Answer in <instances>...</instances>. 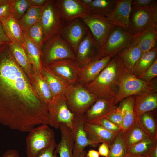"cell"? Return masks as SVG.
<instances>
[{"label": "cell", "mask_w": 157, "mask_h": 157, "mask_svg": "<svg viewBox=\"0 0 157 157\" xmlns=\"http://www.w3.org/2000/svg\"><path fill=\"white\" fill-rule=\"evenodd\" d=\"M16 62L8 44L0 46V124L22 132L49 124L47 105Z\"/></svg>", "instance_id": "cell-1"}, {"label": "cell", "mask_w": 157, "mask_h": 157, "mask_svg": "<svg viewBox=\"0 0 157 157\" xmlns=\"http://www.w3.org/2000/svg\"><path fill=\"white\" fill-rule=\"evenodd\" d=\"M128 71L116 54L94 80L85 85L98 98L113 99L117 94L124 76Z\"/></svg>", "instance_id": "cell-2"}, {"label": "cell", "mask_w": 157, "mask_h": 157, "mask_svg": "<svg viewBox=\"0 0 157 157\" xmlns=\"http://www.w3.org/2000/svg\"><path fill=\"white\" fill-rule=\"evenodd\" d=\"M64 94L69 110L75 115L80 117H83L98 99L78 82L68 85Z\"/></svg>", "instance_id": "cell-3"}, {"label": "cell", "mask_w": 157, "mask_h": 157, "mask_svg": "<svg viewBox=\"0 0 157 157\" xmlns=\"http://www.w3.org/2000/svg\"><path fill=\"white\" fill-rule=\"evenodd\" d=\"M41 50L43 66L66 59H76L73 49L59 33L44 42Z\"/></svg>", "instance_id": "cell-4"}, {"label": "cell", "mask_w": 157, "mask_h": 157, "mask_svg": "<svg viewBox=\"0 0 157 157\" xmlns=\"http://www.w3.org/2000/svg\"><path fill=\"white\" fill-rule=\"evenodd\" d=\"M157 88L154 83L146 82L127 72L120 82L118 92L113 99L116 106L125 99L147 92H157Z\"/></svg>", "instance_id": "cell-5"}, {"label": "cell", "mask_w": 157, "mask_h": 157, "mask_svg": "<svg viewBox=\"0 0 157 157\" xmlns=\"http://www.w3.org/2000/svg\"><path fill=\"white\" fill-rule=\"evenodd\" d=\"M26 140L27 157H36L55 139L54 131L47 124H42L32 129Z\"/></svg>", "instance_id": "cell-6"}, {"label": "cell", "mask_w": 157, "mask_h": 157, "mask_svg": "<svg viewBox=\"0 0 157 157\" xmlns=\"http://www.w3.org/2000/svg\"><path fill=\"white\" fill-rule=\"evenodd\" d=\"M40 21L44 31V43L59 33L66 24L54 0H48L42 6Z\"/></svg>", "instance_id": "cell-7"}, {"label": "cell", "mask_w": 157, "mask_h": 157, "mask_svg": "<svg viewBox=\"0 0 157 157\" xmlns=\"http://www.w3.org/2000/svg\"><path fill=\"white\" fill-rule=\"evenodd\" d=\"M49 118L48 125L59 129L63 123L72 129L74 115L69 110L64 94L53 97L47 105Z\"/></svg>", "instance_id": "cell-8"}, {"label": "cell", "mask_w": 157, "mask_h": 157, "mask_svg": "<svg viewBox=\"0 0 157 157\" xmlns=\"http://www.w3.org/2000/svg\"><path fill=\"white\" fill-rule=\"evenodd\" d=\"M80 18L86 25L103 51L106 40L115 26L106 17L89 12Z\"/></svg>", "instance_id": "cell-9"}, {"label": "cell", "mask_w": 157, "mask_h": 157, "mask_svg": "<svg viewBox=\"0 0 157 157\" xmlns=\"http://www.w3.org/2000/svg\"><path fill=\"white\" fill-rule=\"evenodd\" d=\"M75 55L81 67L104 57L102 50L89 30L79 45Z\"/></svg>", "instance_id": "cell-10"}, {"label": "cell", "mask_w": 157, "mask_h": 157, "mask_svg": "<svg viewBox=\"0 0 157 157\" xmlns=\"http://www.w3.org/2000/svg\"><path fill=\"white\" fill-rule=\"evenodd\" d=\"M46 66L68 85L78 82L81 67L76 59L67 58Z\"/></svg>", "instance_id": "cell-11"}, {"label": "cell", "mask_w": 157, "mask_h": 157, "mask_svg": "<svg viewBox=\"0 0 157 157\" xmlns=\"http://www.w3.org/2000/svg\"><path fill=\"white\" fill-rule=\"evenodd\" d=\"M89 30L84 22L78 18L66 24L59 33L71 47L76 55L79 45Z\"/></svg>", "instance_id": "cell-12"}, {"label": "cell", "mask_w": 157, "mask_h": 157, "mask_svg": "<svg viewBox=\"0 0 157 157\" xmlns=\"http://www.w3.org/2000/svg\"><path fill=\"white\" fill-rule=\"evenodd\" d=\"M133 35L129 31L115 26L108 36L103 50L104 56L117 54L130 46Z\"/></svg>", "instance_id": "cell-13"}, {"label": "cell", "mask_w": 157, "mask_h": 157, "mask_svg": "<svg viewBox=\"0 0 157 157\" xmlns=\"http://www.w3.org/2000/svg\"><path fill=\"white\" fill-rule=\"evenodd\" d=\"M129 31L132 34L140 33L153 26L157 27L156 23L150 7L132 6L129 18Z\"/></svg>", "instance_id": "cell-14"}, {"label": "cell", "mask_w": 157, "mask_h": 157, "mask_svg": "<svg viewBox=\"0 0 157 157\" xmlns=\"http://www.w3.org/2000/svg\"><path fill=\"white\" fill-rule=\"evenodd\" d=\"M84 122L83 117L74 115L72 129L74 141L73 157H80L88 146L97 144L88 139L84 129Z\"/></svg>", "instance_id": "cell-15"}, {"label": "cell", "mask_w": 157, "mask_h": 157, "mask_svg": "<svg viewBox=\"0 0 157 157\" xmlns=\"http://www.w3.org/2000/svg\"><path fill=\"white\" fill-rule=\"evenodd\" d=\"M113 99L98 98L86 111L83 118L85 122L92 123L95 121L106 118L117 108Z\"/></svg>", "instance_id": "cell-16"}, {"label": "cell", "mask_w": 157, "mask_h": 157, "mask_svg": "<svg viewBox=\"0 0 157 157\" xmlns=\"http://www.w3.org/2000/svg\"><path fill=\"white\" fill-rule=\"evenodd\" d=\"M132 0H117L112 11L106 17L115 26L129 31V18Z\"/></svg>", "instance_id": "cell-17"}, {"label": "cell", "mask_w": 157, "mask_h": 157, "mask_svg": "<svg viewBox=\"0 0 157 157\" xmlns=\"http://www.w3.org/2000/svg\"><path fill=\"white\" fill-rule=\"evenodd\" d=\"M56 2L66 24L80 18L89 12L80 0H56Z\"/></svg>", "instance_id": "cell-18"}, {"label": "cell", "mask_w": 157, "mask_h": 157, "mask_svg": "<svg viewBox=\"0 0 157 157\" xmlns=\"http://www.w3.org/2000/svg\"><path fill=\"white\" fill-rule=\"evenodd\" d=\"M115 55L111 54L81 67L78 82L84 85L95 79Z\"/></svg>", "instance_id": "cell-19"}, {"label": "cell", "mask_w": 157, "mask_h": 157, "mask_svg": "<svg viewBox=\"0 0 157 157\" xmlns=\"http://www.w3.org/2000/svg\"><path fill=\"white\" fill-rule=\"evenodd\" d=\"M83 128L87 138L97 144L104 143L109 146L112 144L119 132L109 131L100 125L84 121Z\"/></svg>", "instance_id": "cell-20"}, {"label": "cell", "mask_w": 157, "mask_h": 157, "mask_svg": "<svg viewBox=\"0 0 157 157\" xmlns=\"http://www.w3.org/2000/svg\"><path fill=\"white\" fill-rule=\"evenodd\" d=\"M157 27L153 26L133 35L131 45L138 47L143 53L157 47Z\"/></svg>", "instance_id": "cell-21"}, {"label": "cell", "mask_w": 157, "mask_h": 157, "mask_svg": "<svg viewBox=\"0 0 157 157\" xmlns=\"http://www.w3.org/2000/svg\"><path fill=\"white\" fill-rule=\"evenodd\" d=\"M61 133V140L56 145L55 152L60 157H73L74 141L72 129L63 123L59 126Z\"/></svg>", "instance_id": "cell-22"}, {"label": "cell", "mask_w": 157, "mask_h": 157, "mask_svg": "<svg viewBox=\"0 0 157 157\" xmlns=\"http://www.w3.org/2000/svg\"><path fill=\"white\" fill-rule=\"evenodd\" d=\"M135 96L134 110L136 118L157 108V92L144 93Z\"/></svg>", "instance_id": "cell-23"}, {"label": "cell", "mask_w": 157, "mask_h": 157, "mask_svg": "<svg viewBox=\"0 0 157 157\" xmlns=\"http://www.w3.org/2000/svg\"><path fill=\"white\" fill-rule=\"evenodd\" d=\"M24 47L28 60L33 67L40 72H42L43 67L41 50L34 43L23 31Z\"/></svg>", "instance_id": "cell-24"}, {"label": "cell", "mask_w": 157, "mask_h": 157, "mask_svg": "<svg viewBox=\"0 0 157 157\" xmlns=\"http://www.w3.org/2000/svg\"><path fill=\"white\" fill-rule=\"evenodd\" d=\"M0 22L10 41L23 46L24 42L23 32L19 21L10 15Z\"/></svg>", "instance_id": "cell-25"}, {"label": "cell", "mask_w": 157, "mask_h": 157, "mask_svg": "<svg viewBox=\"0 0 157 157\" xmlns=\"http://www.w3.org/2000/svg\"><path fill=\"white\" fill-rule=\"evenodd\" d=\"M42 75L47 83L53 97L64 94L68 86L66 83L46 66H43Z\"/></svg>", "instance_id": "cell-26"}, {"label": "cell", "mask_w": 157, "mask_h": 157, "mask_svg": "<svg viewBox=\"0 0 157 157\" xmlns=\"http://www.w3.org/2000/svg\"><path fill=\"white\" fill-rule=\"evenodd\" d=\"M135 96L129 97L121 101L118 106L123 116L122 130L126 131L134 124L136 120L134 107Z\"/></svg>", "instance_id": "cell-27"}, {"label": "cell", "mask_w": 157, "mask_h": 157, "mask_svg": "<svg viewBox=\"0 0 157 157\" xmlns=\"http://www.w3.org/2000/svg\"><path fill=\"white\" fill-rule=\"evenodd\" d=\"M123 132L128 148L146 139L151 138L137 118L133 125Z\"/></svg>", "instance_id": "cell-28"}, {"label": "cell", "mask_w": 157, "mask_h": 157, "mask_svg": "<svg viewBox=\"0 0 157 157\" xmlns=\"http://www.w3.org/2000/svg\"><path fill=\"white\" fill-rule=\"evenodd\" d=\"M142 54L138 47L130 45L117 54L122 60L127 71L132 74L134 67Z\"/></svg>", "instance_id": "cell-29"}, {"label": "cell", "mask_w": 157, "mask_h": 157, "mask_svg": "<svg viewBox=\"0 0 157 157\" xmlns=\"http://www.w3.org/2000/svg\"><path fill=\"white\" fill-rule=\"evenodd\" d=\"M157 47L142 53L134 67L132 74L137 78L142 75L157 58Z\"/></svg>", "instance_id": "cell-30"}, {"label": "cell", "mask_w": 157, "mask_h": 157, "mask_svg": "<svg viewBox=\"0 0 157 157\" xmlns=\"http://www.w3.org/2000/svg\"><path fill=\"white\" fill-rule=\"evenodd\" d=\"M8 45L16 62L30 77H31L32 66L23 46L10 41Z\"/></svg>", "instance_id": "cell-31"}, {"label": "cell", "mask_w": 157, "mask_h": 157, "mask_svg": "<svg viewBox=\"0 0 157 157\" xmlns=\"http://www.w3.org/2000/svg\"><path fill=\"white\" fill-rule=\"evenodd\" d=\"M117 0H93L87 7L92 13L106 17L114 8Z\"/></svg>", "instance_id": "cell-32"}, {"label": "cell", "mask_w": 157, "mask_h": 157, "mask_svg": "<svg viewBox=\"0 0 157 157\" xmlns=\"http://www.w3.org/2000/svg\"><path fill=\"white\" fill-rule=\"evenodd\" d=\"M42 6H31L28 8L19 21L23 31L26 32L30 27L40 20Z\"/></svg>", "instance_id": "cell-33"}, {"label": "cell", "mask_w": 157, "mask_h": 157, "mask_svg": "<svg viewBox=\"0 0 157 157\" xmlns=\"http://www.w3.org/2000/svg\"><path fill=\"white\" fill-rule=\"evenodd\" d=\"M109 147V153L107 157H127L128 147L122 130L119 132Z\"/></svg>", "instance_id": "cell-34"}, {"label": "cell", "mask_w": 157, "mask_h": 157, "mask_svg": "<svg viewBox=\"0 0 157 157\" xmlns=\"http://www.w3.org/2000/svg\"><path fill=\"white\" fill-rule=\"evenodd\" d=\"M136 118L152 138L157 139L156 121L151 111L144 113Z\"/></svg>", "instance_id": "cell-35"}, {"label": "cell", "mask_w": 157, "mask_h": 157, "mask_svg": "<svg viewBox=\"0 0 157 157\" xmlns=\"http://www.w3.org/2000/svg\"><path fill=\"white\" fill-rule=\"evenodd\" d=\"M156 142L157 139L151 138L144 140L128 148V154L132 156H140L147 154Z\"/></svg>", "instance_id": "cell-36"}, {"label": "cell", "mask_w": 157, "mask_h": 157, "mask_svg": "<svg viewBox=\"0 0 157 157\" xmlns=\"http://www.w3.org/2000/svg\"><path fill=\"white\" fill-rule=\"evenodd\" d=\"M36 81L37 90L47 106L53 98L49 86L41 74L37 75Z\"/></svg>", "instance_id": "cell-37"}, {"label": "cell", "mask_w": 157, "mask_h": 157, "mask_svg": "<svg viewBox=\"0 0 157 157\" xmlns=\"http://www.w3.org/2000/svg\"><path fill=\"white\" fill-rule=\"evenodd\" d=\"M26 32L31 41L41 49L44 43V33L40 20L30 27Z\"/></svg>", "instance_id": "cell-38"}, {"label": "cell", "mask_w": 157, "mask_h": 157, "mask_svg": "<svg viewBox=\"0 0 157 157\" xmlns=\"http://www.w3.org/2000/svg\"><path fill=\"white\" fill-rule=\"evenodd\" d=\"M31 6L29 0H12L11 15L19 21Z\"/></svg>", "instance_id": "cell-39"}, {"label": "cell", "mask_w": 157, "mask_h": 157, "mask_svg": "<svg viewBox=\"0 0 157 157\" xmlns=\"http://www.w3.org/2000/svg\"><path fill=\"white\" fill-rule=\"evenodd\" d=\"M157 76V59L156 58L146 71L141 76L138 78L141 80L150 82Z\"/></svg>", "instance_id": "cell-40"}, {"label": "cell", "mask_w": 157, "mask_h": 157, "mask_svg": "<svg viewBox=\"0 0 157 157\" xmlns=\"http://www.w3.org/2000/svg\"><path fill=\"white\" fill-rule=\"evenodd\" d=\"M106 118L122 129L123 116L119 106H117V108Z\"/></svg>", "instance_id": "cell-41"}, {"label": "cell", "mask_w": 157, "mask_h": 157, "mask_svg": "<svg viewBox=\"0 0 157 157\" xmlns=\"http://www.w3.org/2000/svg\"><path fill=\"white\" fill-rule=\"evenodd\" d=\"M92 123L99 124L105 129L111 131L118 132L122 130L119 127L109 121L106 118L97 120Z\"/></svg>", "instance_id": "cell-42"}, {"label": "cell", "mask_w": 157, "mask_h": 157, "mask_svg": "<svg viewBox=\"0 0 157 157\" xmlns=\"http://www.w3.org/2000/svg\"><path fill=\"white\" fill-rule=\"evenodd\" d=\"M11 1H9L0 6V22L11 15Z\"/></svg>", "instance_id": "cell-43"}, {"label": "cell", "mask_w": 157, "mask_h": 157, "mask_svg": "<svg viewBox=\"0 0 157 157\" xmlns=\"http://www.w3.org/2000/svg\"><path fill=\"white\" fill-rule=\"evenodd\" d=\"M56 145L55 139L50 144L43 150L36 157H58L55 152Z\"/></svg>", "instance_id": "cell-44"}, {"label": "cell", "mask_w": 157, "mask_h": 157, "mask_svg": "<svg viewBox=\"0 0 157 157\" xmlns=\"http://www.w3.org/2000/svg\"><path fill=\"white\" fill-rule=\"evenodd\" d=\"M154 0H132L131 5L132 6L144 7L148 6Z\"/></svg>", "instance_id": "cell-45"}, {"label": "cell", "mask_w": 157, "mask_h": 157, "mask_svg": "<svg viewBox=\"0 0 157 157\" xmlns=\"http://www.w3.org/2000/svg\"><path fill=\"white\" fill-rule=\"evenodd\" d=\"M109 147L107 144L103 143L100 145L98 148V152L99 155L107 157L109 153Z\"/></svg>", "instance_id": "cell-46"}, {"label": "cell", "mask_w": 157, "mask_h": 157, "mask_svg": "<svg viewBox=\"0 0 157 157\" xmlns=\"http://www.w3.org/2000/svg\"><path fill=\"white\" fill-rule=\"evenodd\" d=\"M10 40L4 32L0 22V46L9 43Z\"/></svg>", "instance_id": "cell-47"}, {"label": "cell", "mask_w": 157, "mask_h": 157, "mask_svg": "<svg viewBox=\"0 0 157 157\" xmlns=\"http://www.w3.org/2000/svg\"><path fill=\"white\" fill-rule=\"evenodd\" d=\"M18 152L15 149H10L6 151L1 157H19Z\"/></svg>", "instance_id": "cell-48"}, {"label": "cell", "mask_w": 157, "mask_h": 157, "mask_svg": "<svg viewBox=\"0 0 157 157\" xmlns=\"http://www.w3.org/2000/svg\"><path fill=\"white\" fill-rule=\"evenodd\" d=\"M153 16L156 22L157 23V1H154L149 6Z\"/></svg>", "instance_id": "cell-49"}, {"label": "cell", "mask_w": 157, "mask_h": 157, "mask_svg": "<svg viewBox=\"0 0 157 157\" xmlns=\"http://www.w3.org/2000/svg\"><path fill=\"white\" fill-rule=\"evenodd\" d=\"M48 0H29L31 6H43Z\"/></svg>", "instance_id": "cell-50"}, {"label": "cell", "mask_w": 157, "mask_h": 157, "mask_svg": "<svg viewBox=\"0 0 157 157\" xmlns=\"http://www.w3.org/2000/svg\"><path fill=\"white\" fill-rule=\"evenodd\" d=\"M86 157H99V154L97 151L91 149L88 151L87 153Z\"/></svg>", "instance_id": "cell-51"}, {"label": "cell", "mask_w": 157, "mask_h": 157, "mask_svg": "<svg viewBox=\"0 0 157 157\" xmlns=\"http://www.w3.org/2000/svg\"><path fill=\"white\" fill-rule=\"evenodd\" d=\"M92 0H80L81 2L85 7L87 9V7L91 3Z\"/></svg>", "instance_id": "cell-52"}, {"label": "cell", "mask_w": 157, "mask_h": 157, "mask_svg": "<svg viewBox=\"0 0 157 157\" xmlns=\"http://www.w3.org/2000/svg\"><path fill=\"white\" fill-rule=\"evenodd\" d=\"M9 0H0V6L8 2Z\"/></svg>", "instance_id": "cell-53"}, {"label": "cell", "mask_w": 157, "mask_h": 157, "mask_svg": "<svg viewBox=\"0 0 157 157\" xmlns=\"http://www.w3.org/2000/svg\"><path fill=\"white\" fill-rule=\"evenodd\" d=\"M85 152L84 151H83L82 153L81 154L80 157H85Z\"/></svg>", "instance_id": "cell-54"}, {"label": "cell", "mask_w": 157, "mask_h": 157, "mask_svg": "<svg viewBox=\"0 0 157 157\" xmlns=\"http://www.w3.org/2000/svg\"></svg>", "instance_id": "cell-55"}]
</instances>
